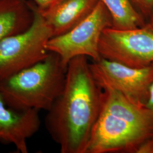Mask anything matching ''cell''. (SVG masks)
Instances as JSON below:
<instances>
[{
    "mask_svg": "<svg viewBox=\"0 0 153 153\" xmlns=\"http://www.w3.org/2000/svg\"><path fill=\"white\" fill-rule=\"evenodd\" d=\"M89 64L85 56L68 62L64 90L45 117L46 129L61 153H86L98 119L103 91Z\"/></svg>",
    "mask_w": 153,
    "mask_h": 153,
    "instance_id": "cell-1",
    "label": "cell"
},
{
    "mask_svg": "<svg viewBox=\"0 0 153 153\" xmlns=\"http://www.w3.org/2000/svg\"><path fill=\"white\" fill-rule=\"evenodd\" d=\"M98 119L86 153H136L153 137V110L133 104L115 90H102Z\"/></svg>",
    "mask_w": 153,
    "mask_h": 153,
    "instance_id": "cell-2",
    "label": "cell"
},
{
    "mask_svg": "<svg viewBox=\"0 0 153 153\" xmlns=\"http://www.w3.org/2000/svg\"><path fill=\"white\" fill-rule=\"evenodd\" d=\"M66 71L59 55L49 52L43 60L1 79L0 93L16 111H48L64 90Z\"/></svg>",
    "mask_w": 153,
    "mask_h": 153,
    "instance_id": "cell-3",
    "label": "cell"
},
{
    "mask_svg": "<svg viewBox=\"0 0 153 153\" xmlns=\"http://www.w3.org/2000/svg\"><path fill=\"white\" fill-rule=\"evenodd\" d=\"M31 3L34 11L31 26L0 43V80L38 63L48 55L46 45L53 37L52 31L35 4Z\"/></svg>",
    "mask_w": 153,
    "mask_h": 153,
    "instance_id": "cell-4",
    "label": "cell"
},
{
    "mask_svg": "<svg viewBox=\"0 0 153 153\" xmlns=\"http://www.w3.org/2000/svg\"><path fill=\"white\" fill-rule=\"evenodd\" d=\"M111 27V14L104 4L99 1L89 16L69 32L50 39L46 47L49 52L59 55L66 68L70 60L78 56L98 61L101 58L99 52L101 35L104 29Z\"/></svg>",
    "mask_w": 153,
    "mask_h": 153,
    "instance_id": "cell-5",
    "label": "cell"
},
{
    "mask_svg": "<svg viewBox=\"0 0 153 153\" xmlns=\"http://www.w3.org/2000/svg\"><path fill=\"white\" fill-rule=\"evenodd\" d=\"M100 57L133 68L153 63V27L147 23L141 27L120 30L104 29L99 43Z\"/></svg>",
    "mask_w": 153,
    "mask_h": 153,
    "instance_id": "cell-6",
    "label": "cell"
},
{
    "mask_svg": "<svg viewBox=\"0 0 153 153\" xmlns=\"http://www.w3.org/2000/svg\"><path fill=\"white\" fill-rule=\"evenodd\" d=\"M93 76L102 90L110 88L133 104L146 106L153 82V66L133 68L100 58L89 64Z\"/></svg>",
    "mask_w": 153,
    "mask_h": 153,
    "instance_id": "cell-7",
    "label": "cell"
},
{
    "mask_svg": "<svg viewBox=\"0 0 153 153\" xmlns=\"http://www.w3.org/2000/svg\"><path fill=\"white\" fill-rule=\"evenodd\" d=\"M39 111H16L9 107L0 93V141L14 145L18 152L28 153V139L41 125Z\"/></svg>",
    "mask_w": 153,
    "mask_h": 153,
    "instance_id": "cell-8",
    "label": "cell"
},
{
    "mask_svg": "<svg viewBox=\"0 0 153 153\" xmlns=\"http://www.w3.org/2000/svg\"><path fill=\"white\" fill-rule=\"evenodd\" d=\"M99 1L63 0L48 10L39 11L51 28L53 37H55L69 32L85 20L93 13Z\"/></svg>",
    "mask_w": 153,
    "mask_h": 153,
    "instance_id": "cell-9",
    "label": "cell"
},
{
    "mask_svg": "<svg viewBox=\"0 0 153 153\" xmlns=\"http://www.w3.org/2000/svg\"><path fill=\"white\" fill-rule=\"evenodd\" d=\"M34 19L31 1H0V43L30 27Z\"/></svg>",
    "mask_w": 153,
    "mask_h": 153,
    "instance_id": "cell-10",
    "label": "cell"
},
{
    "mask_svg": "<svg viewBox=\"0 0 153 153\" xmlns=\"http://www.w3.org/2000/svg\"><path fill=\"white\" fill-rule=\"evenodd\" d=\"M109 11L112 18L111 27L120 30L141 27L148 22L137 11L131 0H99Z\"/></svg>",
    "mask_w": 153,
    "mask_h": 153,
    "instance_id": "cell-11",
    "label": "cell"
},
{
    "mask_svg": "<svg viewBox=\"0 0 153 153\" xmlns=\"http://www.w3.org/2000/svg\"><path fill=\"white\" fill-rule=\"evenodd\" d=\"M142 16L148 20L153 9V0H131Z\"/></svg>",
    "mask_w": 153,
    "mask_h": 153,
    "instance_id": "cell-12",
    "label": "cell"
},
{
    "mask_svg": "<svg viewBox=\"0 0 153 153\" xmlns=\"http://www.w3.org/2000/svg\"><path fill=\"white\" fill-rule=\"evenodd\" d=\"M63 0H33L37 9L40 11L48 10L52 7L58 4Z\"/></svg>",
    "mask_w": 153,
    "mask_h": 153,
    "instance_id": "cell-13",
    "label": "cell"
},
{
    "mask_svg": "<svg viewBox=\"0 0 153 153\" xmlns=\"http://www.w3.org/2000/svg\"><path fill=\"white\" fill-rule=\"evenodd\" d=\"M136 153H153V137L142 142L137 149Z\"/></svg>",
    "mask_w": 153,
    "mask_h": 153,
    "instance_id": "cell-14",
    "label": "cell"
},
{
    "mask_svg": "<svg viewBox=\"0 0 153 153\" xmlns=\"http://www.w3.org/2000/svg\"><path fill=\"white\" fill-rule=\"evenodd\" d=\"M153 66V63L152 64ZM146 107H148L149 109L153 110V82L152 85L150 88V97L148 100V103L146 105Z\"/></svg>",
    "mask_w": 153,
    "mask_h": 153,
    "instance_id": "cell-15",
    "label": "cell"
},
{
    "mask_svg": "<svg viewBox=\"0 0 153 153\" xmlns=\"http://www.w3.org/2000/svg\"><path fill=\"white\" fill-rule=\"evenodd\" d=\"M148 23L153 27V10L152 11V13L148 19Z\"/></svg>",
    "mask_w": 153,
    "mask_h": 153,
    "instance_id": "cell-16",
    "label": "cell"
},
{
    "mask_svg": "<svg viewBox=\"0 0 153 153\" xmlns=\"http://www.w3.org/2000/svg\"><path fill=\"white\" fill-rule=\"evenodd\" d=\"M0 1H1V0H0Z\"/></svg>",
    "mask_w": 153,
    "mask_h": 153,
    "instance_id": "cell-17",
    "label": "cell"
}]
</instances>
